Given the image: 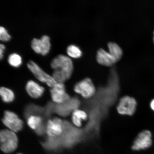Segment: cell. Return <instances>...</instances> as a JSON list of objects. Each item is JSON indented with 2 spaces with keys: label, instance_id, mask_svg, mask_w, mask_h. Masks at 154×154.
<instances>
[{
  "label": "cell",
  "instance_id": "cell-12",
  "mask_svg": "<svg viewBox=\"0 0 154 154\" xmlns=\"http://www.w3.org/2000/svg\"><path fill=\"white\" fill-rule=\"evenodd\" d=\"M63 131V122L60 119L55 117L48 121L46 126V132L48 137H55L62 134Z\"/></svg>",
  "mask_w": 154,
  "mask_h": 154
},
{
  "label": "cell",
  "instance_id": "cell-13",
  "mask_svg": "<svg viewBox=\"0 0 154 154\" xmlns=\"http://www.w3.org/2000/svg\"><path fill=\"white\" fill-rule=\"evenodd\" d=\"M96 60L99 64L106 66H111L117 62L115 58L109 52L103 48L98 50L96 54Z\"/></svg>",
  "mask_w": 154,
  "mask_h": 154
},
{
  "label": "cell",
  "instance_id": "cell-25",
  "mask_svg": "<svg viewBox=\"0 0 154 154\" xmlns=\"http://www.w3.org/2000/svg\"><path fill=\"white\" fill-rule=\"evenodd\" d=\"M5 48V46L3 44H1L0 45V58L1 60L3 58L4 51Z\"/></svg>",
  "mask_w": 154,
  "mask_h": 154
},
{
  "label": "cell",
  "instance_id": "cell-14",
  "mask_svg": "<svg viewBox=\"0 0 154 154\" xmlns=\"http://www.w3.org/2000/svg\"><path fill=\"white\" fill-rule=\"evenodd\" d=\"M26 90L29 95L34 99H38L42 97L45 91L43 87L32 80L29 81L27 83Z\"/></svg>",
  "mask_w": 154,
  "mask_h": 154
},
{
  "label": "cell",
  "instance_id": "cell-8",
  "mask_svg": "<svg viewBox=\"0 0 154 154\" xmlns=\"http://www.w3.org/2000/svg\"><path fill=\"white\" fill-rule=\"evenodd\" d=\"M3 124L15 132L20 131L23 127V122L13 112L5 111L2 120Z\"/></svg>",
  "mask_w": 154,
  "mask_h": 154
},
{
  "label": "cell",
  "instance_id": "cell-20",
  "mask_svg": "<svg viewBox=\"0 0 154 154\" xmlns=\"http://www.w3.org/2000/svg\"><path fill=\"white\" fill-rule=\"evenodd\" d=\"M67 53L69 56L74 58H79L82 57V51L78 46L75 45H70L67 47Z\"/></svg>",
  "mask_w": 154,
  "mask_h": 154
},
{
  "label": "cell",
  "instance_id": "cell-19",
  "mask_svg": "<svg viewBox=\"0 0 154 154\" xmlns=\"http://www.w3.org/2000/svg\"><path fill=\"white\" fill-rule=\"evenodd\" d=\"M27 124L32 129L35 130L43 123V118L38 116L32 115L28 117Z\"/></svg>",
  "mask_w": 154,
  "mask_h": 154
},
{
  "label": "cell",
  "instance_id": "cell-5",
  "mask_svg": "<svg viewBox=\"0 0 154 154\" xmlns=\"http://www.w3.org/2000/svg\"><path fill=\"white\" fill-rule=\"evenodd\" d=\"M74 91L80 94L85 99H89L92 97L96 92V88L93 82L89 78H86L75 85Z\"/></svg>",
  "mask_w": 154,
  "mask_h": 154
},
{
  "label": "cell",
  "instance_id": "cell-2",
  "mask_svg": "<svg viewBox=\"0 0 154 154\" xmlns=\"http://www.w3.org/2000/svg\"><path fill=\"white\" fill-rule=\"evenodd\" d=\"M59 137L61 144L65 147L70 148L80 141L82 137V132L73 128L68 121H64L63 132Z\"/></svg>",
  "mask_w": 154,
  "mask_h": 154
},
{
  "label": "cell",
  "instance_id": "cell-6",
  "mask_svg": "<svg viewBox=\"0 0 154 154\" xmlns=\"http://www.w3.org/2000/svg\"><path fill=\"white\" fill-rule=\"evenodd\" d=\"M137 103L134 98L125 96L121 98L117 105V111L122 115L132 116L135 112Z\"/></svg>",
  "mask_w": 154,
  "mask_h": 154
},
{
  "label": "cell",
  "instance_id": "cell-22",
  "mask_svg": "<svg viewBox=\"0 0 154 154\" xmlns=\"http://www.w3.org/2000/svg\"><path fill=\"white\" fill-rule=\"evenodd\" d=\"M55 105L51 102H49L44 108V115L46 118L51 117L53 112H54V108Z\"/></svg>",
  "mask_w": 154,
  "mask_h": 154
},
{
  "label": "cell",
  "instance_id": "cell-18",
  "mask_svg": "<svg viewBox=\"0 0 154 154\" xmlns=\"http://www.w3.org/2000/svg\"><path fill=\"white\" fill-rule=\"evenodd\" d=\"M0 94L2 100L5 103H11L14 101L15 95L12 90L5 87H2L0 89Z\"/></svg>",
  "mask_w": 154,
  "mask_h": 154
},
{
  "label": "cell",
  "instance_id": "cell-27",
  "mask_svg": "<svg viewBox=\"0 0 154 154\" xmlns=\"http://www.w3.org/2000/svg\"><path fill=\"white\" fill-rule=\"evenodd\" d=\"M153 33H154V36H153V41H154V31L153 32Z\"/></svg>",
  "mask_w": 154,
  "mask_h": 154
},
{
  "label": "cell",
  "instance_id": "cell-23",
  "mask_svg": "<svg viewBox=\"0 0 154 154\" xmlns=\"http://www.w3.org/2000/svg\"><path fill=\"white\" fill-rule=\"evenodd\" d=\"M11 38V36L8 32L6 29L1 26L0 27V39L2 41L7 42L9 41Z\"/></svg>",
  "mask_w": 154,
  "mask_h": 154
},
{
  "label": "cell",
  "instance_id": "cell-3",
  "mask_svg": "<svg viewBox=\"0 0 154 154\" xmlns=\"http://www.w3.org/2000/svg\"><path fill=\"white\" fill-rule=\"evenodd\" d=\"M1 148L4 152H12L18 147V139L16 134L11 131L4 130L0 133Z\"/></svg>",
  "mask_w": 154,
  "mask_h": 154
},
{
  "label": "cell",
  "instance_id": "cell-15",
  "mask_svg": "<svg viewBox=\"0 0 154 154\" xmlns=\"http://www.w3.org/2000/svg\"><path fill=\"white\" fill-rule=\"evenodd\" d=\"M44 108L33 104H30L26 107L24 114L25 118L28 119L32 115H40L43 113L44 115Z\"/></svg>",
  "mask_w": 154,
  "mask_h": 154
},
{
  "label": "cell",
  "instance_id": "cell-9",
  "mask_svg": "<svg viewBox=\"0 0 154 154\" xmlns=\"http://www.w3.org/2000/svg\"><path fill=\"white\" fill-rule=\"evenodd\" d=\"M152 134L149 130H144L140 133L135 139L132 149L134 151H139L148 149L152 145Z\"/></svg>",
  "mask_w": 154,
  "mask_h": 154
},
{
  "label": "cell",
  "instance_id": "cell-4",
  "mask_svg": "<svg viewBox=\"0 0 154 154\" xmlns=\"http://www.w3.org/2000/svg\"><path fill=\"white\" fill-rule=\"evenodd\" d=\"M29 69L40 81L45 83L50 87L53 88L57 82L53 77L42 70L34 61L30 60L27 64Z\"/></svg>",
  "mask_w": 154,
  "mask_h": 154
},
{
  "label": "cell",
  "instance_id": "cell-1",
  "mask_svg": "<svg viewBox=\"0 0 154 154\" xmlns=\"http://www.w3.org/2000/svg\"><path fill=\"white\" fill-rule=\"evenodd\" d=\"M51 66L54 70L53 78L59 83H63L68 80L73 72V64L70 57L59 55L51 61Z\"/></svg>",
  "mask_w": 154,
  "mask_h": 154
},
{
  "label": "cell",
  "instance_id": "cell-7",
  "mask_svg": "<svg viewBox=\"0 0 154 154\" xmlns=\"http://www.w3.org/2000/svg\"><path fill=\"white\" fill-rule=\"evenodd\" d=\"M80 104V101L78 98L72 97L64 103L55 105L54 112L60 116L66 117L72 112L78 109Z\"/></svg>",
  "mask_w": 154,
  "mask_h": 154
},
{
  "label": "cell",
  "instance_id": "cell-10",
  "mask_svg": "<svg viewBox=\"0 0 154 154\" xmlns=\"http://www.w3.org/2000/svg\"><path fill=\"white\" fill-rule=\"evenodd\" d=\"M31 47L36 53L42 55H47L51 49L50 37L48 35H44L40 39L34 38L32 41Z\"/></svg>",
  "mask_w": 154,
  "mask_h": 154
},
{
  "label": "cell",
  "instance_id": "cell-28",
  "mask_svg": "<svg viewBox=\"0 0 154 154\" xmlns=\"http://www.w3.org/2000/svg\"><path fill=\"white\" fill-rule=\"evenodd\" d=\"M18 154H22V153H18Z\"/></svg>",
  "mask_w": 154,
  "mask_h": 154
},
{
  "label": "cell",
  "instance_id": "cell-11",
  "mask_svg": "<svg viewBox=\"0 0 154 154\" xmlns=\"http://www.w3.org/2000/svg\"><path fill=\"white\" fill-rule=\"evenodd\" d=\"M50 92L53 100L59 104L64 103L70 99L66 93L65 86L62 83L57 82L50 90Z\"/></svg>",
  "mask_w": 154,
  "mask_h": 154
},
{
  "label": "cell",
  "instance_id": "cell-24",
  "mask_svg": "<svg viewBox=\"0 0 154 154\" xmlns=\"http://www.w3.org/2000/svg\"><path fill=\"white\" fill-rule=\"evenodd\" d=\"M46 131V126L43 123L35 130V133L38 136H42Z\"/></svg>",
  "mask_w": 154,
  "mask_h": 154
},
{
  "label": "cell",
  "instance_id": "cell-26",
  "mask_svg": "<svg viewBox=\"0 0 154 154\" xmlns=\"http://www.w3.org/2000/svg\"><path fill=\"white\" fill-rule=\"evenodd\" d=\"M150 106L152 110L154 111V99L152 100L150 103Z\"/></svg>",
  "mask_w": 154,
  "mask_h": 154
},
{
  "label": "cell",
  "instance_id": "cell-17",
  "mask_svg": "<svg viewBox=\"0 0 154 154\" xmlns=\"http://www.w3.org/2000/svg\"><path fill=\"white\" fill-rule=\"evenodd\" d=\"M109 53L114 57L118 61L121 58L123 55V51L121 48L117 43L113 42L108 43Z\"/></svg>",
  "mask_w": 154,
  "mask_h": 154
},
{
  "label": "cell",
  "instance_id": "cell-21",
  "mask_svg": "<svg viewBox=\"0 0 154 154\" xmlns=\"http://www.w3.org/2000/svg\"><path fill=\"white\" fill-rule=\"evenodd\" d=\"M9 64L14 67H18L22 63V57L17 53H12L10 55L8 58Z\"/></svg>",
  "mask_w": 154,
  "mask_h": 154
},
{
  "label": "cell",
  "instance_id": "cell-16",
  "mask_svg": "<svg viewBox=\"0 0 154 154\" xmlns=\"http://www.w3.org/2000/svg\"><path fill=\"white\" fill-rule=\"evenodd\" d=\"M88 115L85 111L77 109L73 112L72 116L73 123L76 126L80 127L83 121L87 119Z\"/></svg>",
  "mask_w": 154,
  "mask_h": 154
}]
</instances>
